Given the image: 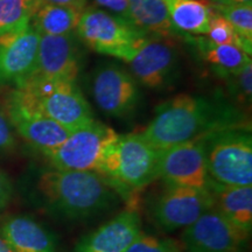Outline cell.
Returning a JSON list of instances; mask_svg holds the SVG:
<instances>
[{
	"label": "cell",
	"mask_w": 252,
	"mask_h": 252,
	"mask_svg": "<svg viewBox=\"0 0 252 252\" xmlns=\"http://www.w3.org/2000/svg\"><path fill=\"white\" fill-rule=\"evenodd\" d=\"M248 124L232 103L180 94L160 104L141 135L157 150L197 139L220 128Z\"/></svg>",
	"instance_id": "obj_1"
},
{
	"label": "cell",
	"mask_w": 252,
	"mask_h": 252,
	"mask_svg": "<svg viewBox=\"0 0 252 252\" xmlns=\"http://www.w3.org/2000/svg\"><path fill=\"white\" fill-rule=\"evenodd\" d=\"M36 190L50 214L69 222L88 220L110 212L122 197L98 173L56 168L41 173Z\"/></svg>",
	"instance_id": "obj_2"
},
{
	"label": "cell",
	"mask_w": 252,
	"mask_h": 252,
	"mask_svg": "<svg viewBox=\"0 0 252 252\" xmlns=\"http://www.w3.org/2000/svg\"><path fill=\"white\" fill-rule=\"evenodd\" d=\"M160 153L141 133L119 134L106 153L100 175L124 197L159 179Z\"/></svg>",
	"instance_id": "obj_3"
},
{
	"label": "cell",
	"mask_w": 252,
	"mask_h": 252,
	"mask_svg": "<svg viewBox=\"0 0 252 252\" xmlns=\"http://www.w3.org/2000/svg\"><path fill=\"white\" fill-rule=\"evenodd\" d=\"M15 93L70 132L94 121L90 104L76 81L30 76L18 84Z\"/></svg>",
	"instance_id": "obj_4"
},
{
	"label": "cell",
	"mask_w": 252,
	"mask_h": 252,
	"mask_svg": "<svg viewBox=\"0 0 252 252\" xmlns=\"http://www.w3.org/2000/svg\"><path fill=\"white\" fill-rule=\"evenodd\" d=\"M208 173L224 186H252V135L250 124L220 128L204 135Z\"/></svg>",
	"instance_id": "obj_5"
},
{
	"label": "cell",
	"mask_w": 252,
	"mask_h": 252,
	"mask_svg": "<svg viewBox=\"0 0 252 252\" xmlns=\"http://www.w3.org/2000/svg\"><path fill=\"white\" fill-rule=\"evenodd\" d=\"M77 39L99 54L128 62L149 39L133 24L98 7H86L75 31Z\"/></svg>",
	"instance_id": "obj_6"
},
{
	"label": "cell",
	"mask_w": 252,
	"mask_h": 252,
	"mask_svg": "<svg viewBox=\"0 0 252 252\" xmlns=\"http://www.w3.org/2000/svg\"><path fill=\"white\" fill-rule=\"evenodd\" d=\"M118 135L109 125L94 119L84 127L71 132L64 143L43 156L52 168L100 174L106 153Z\"/></svg>",
	"instance_id": "obj_7"
},
{
	"label": "cell",
	"mask_w": 252,
	"mask_h": 252,
	"mask_svg": "<svg viewBox=\"0 0 252 252\" xmlns=\"http://www.w3.org/2000/svg\"><path fill=\"white\" fill-rule=\"evenodd\" d=\"M209 209H213V197L208 189L167 184H162L147 202L150 220L166 232L187 228Z\"/></svg>",
	"instance_id": "obj_8"
},
{
	"label": "cell",
	"mask_w": 252,
	"mask_h": 252,
	"mask_svg": "<svg viewBox=\"0 0 252 252\" xmlns=\"http://www.w3.org/2000/svg\"><path fill=\"white\" fill-rule=\"evenodd\" d=\"M249 237L222 214L209 209L184 229L180 242L184 252H242Z\"/></svg>",
	"instance_id": "obj_9"
},
{
	"label": "cell",
	"mask_w": 252,
	"mask_h": 252,
	"mask_svg": "<svg viewBox=\"0 0 252 252\" xmlns=\"http://www.w3.org/2000/svg\"><path fill=\"white\" fill-rule=\"evenodd\" d=\"M159 179L162 184L208 189V173L203 137L162 150L159 160Z\"/></svg>",
	"instance_id": "obj_10"
},
{
	"label": "cell",
	"mask_w": 252,
	"mask_h": 252,
	"mask_svg": "<svg viewBox=\"0 0 252 252\" xmlns=\"http://www.w3.org/2000/svg\"><path fill=\"white\" fill-rule=\"evenodd\" d=\"M91 94L102 112L113 118L130 116L140 102L135 78L116 64L102 65L94 71Z\"/></svg>",
	"instance_id": "obj_11"
},
{
	"label": "cell",
	"mask_w": 252,
	"mask_h": 252,
	"mask_svg": "<svg viewBox=\"0 0 252 252\" xmlns=\"http://www.w3.org/2000/svg\"><path fill=\"white\" fill-rule=\"evenodd\" d=\"M6 113L14 130L42 154L59 147L71 133L21 98L15 90L8 97Z\"/></svg>",
	"instance_id": "obj_12"
},
{
	"label": "cell",
	"mask_w": 252,
	"mask_h": 252,
	"mask_svg": "<svg viewBox=\"0 0 252 252\" xmlns=\"http://www.w3.org/2000/svg\"><path fill=\"white\" fill-rule=\"evenodd\" d=\"M132 76L144 87L161 90L172 86L179 72V53L173 41L149 37L127 62Z\"/></svg>",
	"instance_id": "obj_13"
},
{
	"label": "cell",
	"mask_w": 252,
	"mask_h": 252,
	"mask_svg": "<svg viewBox=\"0 0 252 252\" xmlns=\"http://www.w3.org/2000/svg\"><path fill=\"white\" fill-rule=\"evenodd\" d=\"M80 69V43L75 33L40 36L35 68L30 76L76 81Z\"/></svg>",
	"instance_id": "obj_14"
},
{
	"label": "cell",
	"mask_w": 252,
	"mask_h": 252,
	"mask_svg": "<svg viewBox=\"0 0 252 252\" xmlns=\"http://www.w3.org/2000/svg\"><path fill=\"white\" fill-rule=\"evenodd\" d=\"M41 34L30 24L0 35V84H20L35 68Z\"/></svg>",
	"instance_id": "obj_15"
},
{
	"label": "cell",
	"mask_w": 252,
	"mask_h": 252,
	"mask_svg": "<svg viewBox=\"0 0 252 252\" xmlns=\"http://www.w3.org/2000/svg\"><path fill=\"white\" fill-rule=\"evenodd\" d=\"M141 232L140 214L128 207L82 237L74 252H125Z\"/></svg>",
	"instance_id": "obj_16"
},
{
	"label": "cell",
	"mask_w": 252,
	"mask_h": 252,
	"mask_svg": "<svg viewBox=\"0 0 252 252\" xmlns=\"http://www.w3.org/2000/svg\"><path fill=\"white\" fill-rule=\"evenodd\" d=\"M0 234L14 252H59L54 235L32 217H9L2 223Z\"/></svg>",
	"instance_id": "obj_17"
},
{
	"label": "cell",
	"mask_w": 252,
	"mask_h": 252,
	"mask_svg": "<svg viewBox=\"0 0 252 252\" xmlns=\"http://www.w3.org/2000/svg\"><path fill=\"white\" fill-rule=\"evenodd\" d=\"M208 190L213 197V209L225 216L243 231L252 229V186H224L212 180Z\"/></svg>",
	"instance_id": "obj_18"
},
{
	"label": "cell",
	"mask_w": 252,
	"mask_h": 252,
	"mask_svg": "<svg viewBox=\"0 0 252 252\" xmlns=\"http://www.w3.org/2000/svg\"><path fill=\"white\" fill-rule=\"evenodd\" d=\"M174 28L181 34L206 35L213 13L209 0H162Z\"/></svg>",
	"instance_id": "obj_19"
},
{
	"label": "cell",
	"mask_w": 252,
	"mask_h": 252,
	"mask_svg": "<svg viewBox=\"0 0 252 252\" xmlns=\"http://www.w3.org/2000/svg\"><path fill=\"white\" fill-rule=\"evenodd\" d=\"M133 24L156 37H184L171 23L162 0H128Z\"/></svg>",
	"instance_id": "obj_20"
},
{
	"label": "cell",
	"mask_w": 252,
	"mask_h": 252,
	"mask_svg": "<svg viewBox=\"0 0 252 252\" xmlns=\"http://www.w3.org/2000/svg\"><path fill=\"white\" fill-rule=\"evenodd\" d=\"M184 39L196 49L201 59L213 65L214 70H237L251 62V55L244 50L231 45L215 43L206 35L185 34Z\"/></svg>",
	"instance_id": "obj_21"
},
{
	"label": "cell",
	"mask_w": 252,
	"mask_h": 252,
	"mask_svg": "<svg viewBox=\"0 0 252 252\" xmlns=\"http://www.w3.org/2000/svg\"><path fill=\"white\" fill-rule=\"evenodd\" d=\"M82 12L68 6L37 1L31 25L41 35H67L76 31Z\"/></svg>",
	"instance_id": "obj_22"
},
{
	"label": "cell",
	"mask_w": 252,
	"mask_h": 252,
	"mask_svg": "<svg viewBox=\"0 0 252 252\" xmlns=\"http://www.w3.org/2000/svg\"><path fill=\"white\" fill-rule=\"evenodd\" d=\"M39 0H0V35L31 24Z\"/></svg>",
	"instance_id": "obj_23"
},
{
	"label": "cell",
	"mask_w": 252,
	"mask_h": 252,
	"mask_svg": "<svg viewBox=\"0 0 252 252\" xmlns=\"http://www.w3.org/2000/svg\"><path fill=\"white\" fill-rule=\"evenodd\" d=\"M220 77H223L228 84L230 96L236 103L245 106L251 105L252 97V64L251 62L237 70H215Z\"/></svg>",
	"instance_id": "obj_24"
},
{
	"label": "cell",
	"mask_w": 252,
	"mask_h": 252,
	"mask_svg": "<svg viewBox=\"0 0 252 252\" xmlns=\"http://www.w3.org/2000/svg\"><path fill=\"white\" fill-rule=\"evenodd\" d=\"M206 36L215 43L238 47L250 55L252 53V42H249L239 36L229 21L220 14L216 13L214 9L212 17L209 19V24H208Z\"/></svg>",
	"instance_id": "obj_25"
},
{
	"label": "cell",
	"mask_w": 252,
	"mask_h": 252,
	"mask_svg": "<svg viewBox=\"0 0 252 252\" xmlns=\"http://www.w3.org/2000/svg\"><path fill=\"white\" fill-rule=\"evenodd\" d=\"M213 9L229 21L239 36L252 42V4H213Z\"/></svg>",
	"instance_id": "obj_26"
},
{
	"label": "cell",
	"mask_w": 252,
	"mask_h": 252,
	"mask_svg": "<svg viewBox=\"0 0 252 252\" xmlns=\"http://www.w3.org/2000/svg\"><path fill=\"white\" fill-rule=\"evenodd\" d=\"M125 252H184V248L181 242L174 238L141 232Z\"/></svg>",
	"instance_id": "obj_27"
},
{
	"label": "cell",
	"mask_w": 252,
	"mask_h": 252,
	"mask_svg": "<svg viewBox=\"0 0 252 252\" xmlns=\"http://www.w3.org/2000/svg\"><path fill=\"white\" fill-rule=\"evenodd\" d=\"M17 146L14 128L7 117V113L0 108V153L12 152Z\"/></svg>",
	"instance_id": "obj_28"
},
{
	"label": "cell",
	"mask_w": 252,
	"mask_h": 252,
	"mask_svg": "<svg viewBox=\"0 0 252 252\" xmlns=\"http://www.w3.org/2000/svg\"><path fill=\"white\" fill-rule=\"evenodd\" d=\"M94 2L96 7L104 9L113 15H117L127 23L133 24L128 0H94Z\"/></svg>",
	"instance_id": "obj_29"
},
{
	"label": "cell",
	"mask_w": 252,
	"mask_h": 252,
	"mask_svg": "<svg viewBox=\"0 0 252 252\" xmlns=\"http://www.w3.org/2000/svg\"><path fill=\"white\" fill-rule=\"evenodd\" d=\"M12 194H13V187L8 176L0 171V213L8 206Z\"/></svg>",
	"instance_id": "obj_30"
},
{
	"label": "cell",
	"mask_w": 252,
	"mask_h": 252,
	"mask_svg": "<svg viewBox=\"0 0 252 252\" xmlns=\"http://www.w3.org/2000/svg\"><path fill=\"white\" fill-rule=\"evenodd\" d=\"M40 1L46 2V4L68 6V7L76 8L81 12L84 11L88 4V0H40Z\"/></svg>",
	"instance_id": "obj_31"
},
{
	"label": "cell",
	"mask_w": 252,
	"mask_h": 252,
	"mask_svg": "<svg viewBox=\"0 0 252 252\" xmlns=\"http://www.w3.org/2000/svg\"><path fill=\"white\" fill-rule=\"evenodd\" d=\"M212 4L216 5H242L252 4V0H209Z\"/></svg>",
	"instance_id": "obj_32"
},
{
	"label": "cell",
	"mask_w": 252,
	"mask_h": 252,
	"mask_svg": "<svg viewBox=\"0 0 252 252\" xmlns=\"http://www.w3.org/2000/svg\"><path fill=\"white\" fill-rule=\"evenodd\" d=\"M0 252H14L13 249L1 234H0Z\"/></svg>",
	"instance_id": "obj_33"
}]
</instances>
